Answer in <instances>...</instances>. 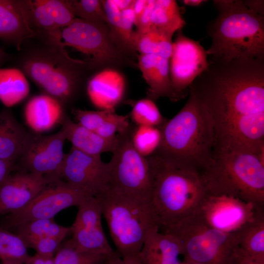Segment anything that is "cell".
Wrapping results in <instances>:
<instances>
[{
	"label": "cell",
	"mask_w": 264,
	"mask_h": 264,
	"mask_svg": "<svg viewBox=\"0 0 264 264\" xmlns=\"http://www.w3.org/2000/svg\"><path fill=\"white\" fill-rule=\"evenodd\" d=\"M61 178L15 170L0 186V215L26 205L48 184Z\"/></svg>",
	"instance_id": "obj_17"
},
{
	"label": "cell",
	"mask_w": 264,
	"mask_h": 264,
	"mask_svg": "<svg viewBox=\"0 0 264 264\" xmlns=\"http://www.w3.org/2000/svg\"><path fill=\"white\" fill-rule=\"evenodd\" d=\"M62 126L66 138L72 144V147L86 154L101 155L104 153L113 154L115 151L118 139L103 137L95 132L89 130L77 122L73 121L66 114L61 120Z\"/></svg>",
	"instance_id": "obj_23"
},
{
	"label": "cell",
	"mask_w": 264,
	"mask_h": 264,
	"mask_svg": "<svg viewBox=\"0 0 264 264\" xmlns=\"http://www.w3.org/2000/svg\"><path fill=\"white\" fill-rule=\"evenodd\" d=\"M65 115L63 106L46 94L32 97L24 110L27 125L37 133L49 130L60 124Z\"/></svg>",
	"instance_id": "obj_24"
},
{
	"label": "cell",
	"mask_w": 264,
	"mask_h": 264,
	"mask_svg": "<svg viewBox=\"0 0 264 264\" xmlns=\"http://www.w3.org/2000/svg\"><path fill=\"white\" fill-rule=\"evenodd\" d=\"M105 24L75 18L60 30L53 45L64 54L66 46L76 49L88 57V65L117 63L122 59V48Z\"/></svg>",
	"instance_id": "obj_9"
},
{
	"label": "cell",
	"mask_w": 264,
	"mask_h": 264,
	"mask_svg": "<svg viewBox=\"0 0 264 264\" xmlns=\"http://www.w3.org/2000/svg\"><path fill=\"white\" fill-rule=\"evenodd\" d=\"M130 116L136 126L159 128L167 120L162 116L154 101L148 98L133 103Z\"/></svg>",
	"instance_id": "obj_34"
},
{
	"label": "cell",
	"mask_w": 264,
	"mask_h": 264,
	"mask_svg": "<svg viewBox=\"0 0 264 264\" xmlns=\"http://www.w3.org/2000/svg\"><path fill=\"white\" fill-rule=\"evenodd\" d=\"M63 241L56 238L44 237L28 240L23 242L27 248L34 249L38 254L54 257Z\"/></svg>",
	"instance_id": "obj_37"
},
{
	"label": "cell",
	"mask_w": 264,
	"mask_h": 264,
	"mask_svg": "<svg viewBox=\"0 0 264 264\" xmlns=\"http://www.w3.org/2000/svg\"><path fill=\"white\" fill-rule=\"evenodd\" d=\"M189 90L211 119L216 152L264 153V60L211 58Z\"/></svg>",
	"instance_id": "obj_1"
},
{
	"label": "cell",
	"mask_w": 264,
	"mask_h": 264,
	"mask_svg": "<svg viewBox=\"0 0 264 264\" xmlns=\"http://www.w3.org/2000/svg\"><path fill=\"white\" fill-rule=\"evenodd\" d=\"M30 256L27 247L20 237L0 227V260L1 264H24Z\"/></svg>",
	"instance_id": "obj_32"
},
{
	"label": "cell",
	"mask_w": 264,
	"mask_h": 264,
	"mask_svg": "<svg viewBox=\"0 0 264 264\" xmlns=\"http://www.w3.org/2000/svg\"><path fill=\"white\" fill-rule=\"evenodd\" d=\"M155 0H148L146 6L135 24L137 33H143L151 29V17L154 8Z\"/></svg>",
	"instance_id": "obj_38"
},
{
	"label": "cell",
	"mask_w": 264,
	"mask_h": 264,
	"mask_svg": "<svg viewBox=\"0 0 264 264\" xmlns=\"http://www.w3.org/2000/svg\"><path fill=\"white\" fill-rule=\"evenodd\" d=\"M148 158L153 172L150 203L155 223L168 232L197 216L209 193L201 174L171 165L156 155Z\"/></svg>",
	"instance_id": "obj_3"
},
{
	"label": "cell",
	"mask_w": 264,
	"mask_h": 264,
	"mask_svg": "<svg viewBox=\"0 0 264 264\" xmlns=\"http://www.w3.org/2000/svg\"><path fill=\"white\" fill-rule=\"evenodd\" d=\"M202 176L209 194L233 196L264 205V161L259 155L217 152Z\"/></svg>",
	"instance_id": "obj_6"
},
{
	"label": "cell",
	"mask_w": 264,
	"mask_h": 264,
	"mask_svg": "<svg viewBox=\"0 0 264 264\" xmlns=\"http://www.w3.org/2000/svg\"><path fill=\"white\" fill-rule=\"evenodd\" d=\"M86 65L85 61L72 59L55 47L29 55L21 66L24 75L64 106L78 91L81 83L78 66Z\"/></svg>",
	"instance_id": "obj_7"
},
{
	"label": "cell",
	"mask_w": 264,
	"mask_h": 264,
	"mask_svg": "<svg viewBox=\"0 0 264 264\" xmlns=\"http://www.w3.org/2000/svg\"><path fill=\"white\" fill-rule=\"evenodd\" d=\"M97 264H143L140 257L138 258L124 259L118 253L113 252L103 256Z\"/></svg>",
	"instance_id": "obj_40"
},
{
	"label": "cell",
	"mask_w": 264,
	"mask_h": 264,
	"mask_svg": "<svg viewBox=\"0 0 264 264\" xmlns=\"http://www.w3.org/2000/svg\"><path fill=\"white\" fill-rule=\"evenodd\" d=\"M54 257L44 256L36 253L30 256L24 264H53Z\"/></svg>",
	"instance_id": "obj_42"
},
{
	"label": "cell",
	"mask_w": 264,
	"mask_h": 264,
	"mask_svg": "<svg viewBox=\"0 0 264 264\" xmlns=\"http://www.w3.org/2000/svg\"><path fill=\"white\" fill-rule=\"evenodd\" d=\"M148 0H134L132 8L134 16V25L138 22L147 5Z\"/></svg>",
	"instance_id": "obj_43"
},
{
	"label": "cell",
	"mask_w": 264,
	"mask_h": 264,
	"mask_svg": "<svg viewBox=\"0 0 264 264\" xmlns=\"http://www.w3.org/2000/svg\"><path fill=\"white\" fill-rule=\"evenodd\" d=\"M29 92V84L22 71L0 68V100L6 107L19 103Z\"/></svg>",
	"instance_id": "obj_28"
},
{
	"label": "cell",
	"mask_w": 264,
	"mask_h": 264,
	"mask_svg": "<svg viewBox=\"0 0 264 264\" xmlns=\"http://www.w3.org/2000/svg\"><path fill=\"white\" fill-rule=\"evenodd\" d=\"M172 43L169 59L170 77L173 89L179 100L187 94L195 79L208 66L206 50L199 42L178 30Z\"/></svg>",
	"instance_id": "obj_14"
},
{
	"label": "cell",
	"mask_w": 264,
	"mask_h": 264,
	"mask_svg": "<svg viewBox=\"0 0 264 264\" xmlns=\"http://www.w3.org/2000/svg\"><path fill=\"white\" fill-rule=\"evenodd\" d=\"M110 166L101 155H93L71 147L65 156L61 177L82 191L87 196L95 197L108 185Z\"/></svg>",
	"instance_id": "obj_15"
},
{
	"label": "cell",
	"mask_w": 264,
	"mask_h": 264,
	"mask_svg": "<svg viewBox=\"0 0 264 264\" xmlns=\"http://www.w3.org/2000/svg\"><path fill=\"white\" fill-rule=\"evenodd\" d=\"M86 197L80 190L58 179L48 184L26 205L6 215L0 221V227L9 230L33 220L53 219L66 208L78 206Z\"/></svg>",
	"instance_id": "obj_11"
},
{
	"label": "cell",
	"mask_w": 264,
	"mask_h": 264,
	"mask_svg": "<svg viewBox=\"0 0 264 264\" xmlns=\"http://www.w3.org/2000/svg\"><path fill=\"white\" fill-rule=\"evenodd\" d=\"M8 57V54L0 48V66L7 59Z\"/></svg>",
	"instance_id": "obj_47"
},
{
	"label": "cell",
	"mask_w": 264,
	"mask_h": 264,
	"mask_svg": "<svg viewBox=\"0 0 264 264\" xmlns=\"http://www.w3.org/2000/svg\"></svg>",
	"instance_id": "obj_49"
},
{
	"label": "cell",
	"mask_w": 264,
	"mask_h": 264,
	"mask_svg": "<svg viewBox=\"0 0 264 264\" xmlns=\"http://www.w3.org/2000/svg\"><path fill=\"white\" fill-rule=\"evenodd\" d=\"M151 22V29L157 30L171 38L176 31L181 30L185 24L179 7L174 0H155Z\"/></svg>",
	"instance_id": "obj_27"
},
{
	"label": "cell",
	"mask_w": 264,
	"mask_h": 264,
	"mask_svg": "<svg viewBox=\"0 0 264 264\" xmlns=\"http://www.w3.org/2000/svg\"><path fill=\"white\" fill-rule=\"evenodd\" d=\"M264 205L233 196L209 194L197 215L209 226L233 233L264 214Z\"/></svg>",
	"instance_id": "obj_12"
},
{
	"label": "cell",
	"mask_w": 264,
	"mask_h": 264,
	"mask_svg": "<svg viewBox=\"0 0 264 264\" xmlns=\"http://www.w3.org/2000/svg\"><path fill=\"white\" fill-rule=\"evenodd\" d=\"M244 4L250 9L256 13L264 16V0H243Z\"/></svg>",
	"instance_id": "obj_44"
},
{
	"label": "cell",
	"mask_w": 264,
	"mask_h": 264,
	"mask_svg": "<svg viewBox=\"0 0 264 264\" xmlns=\"http://www.w3.org/2000/svg\"><path fill=\"white\" fill-rule=\"evenodd\" d=\"M181 264H200L195 263H186V262H184L182 261Z\"/></svg>",
	"instance_id": "obj_48"
},
{
	"label": "cell",
	"mask_w": 264,
	"mask_h": 264,
	"mask_svg": "<svg viewBox=\"0 0 264 264\" xmlns=\"http://www.w3.org/2000/svg\"><path fill=\"white\" fill-rule=\"evenodd\" d=\"M66 138L63 130L48 135L29 133L16 170L36 173L53 178H61L64 160V145Z\"/></svg>",
	"instance_id": "obj_13"
},
{
	"label": "cell",
	"mask_w": 264,
	"mask_h": 264,
	"mask_svg": "<svg viewBox=\"0 0 264 264\" xmlns=\"http://www.w3.org/2000/svg\"><path fill=\"white\" fill-rule=\"evenodd\" d=\"M161 139L159 128L153 126H132L131 141L134 149L142 156L153 155L157 150Z\"/></svg>",
	"instance_id": "obj_33"
},
{
	"label": "cell",
	"mask_w": 264,
	"mask_h": 264,
	"mask_svg": "<svg viewBox=\"0 0 264 264\" xmlns=\"http://www.w3.org/2000/svg\"><path fill=\"white\" fill-rule=\"evenodd\" d=\"M24 242L28 240L44 237L56 238L62 240L71 233L70 227L60 225L53 219L33 220L20 224L10 230Z\"/></svg>",
	"instance_id": "obj_29"
},
{
	"label": "cell",
	"mask_w": 264,
	"mask_h": 264,
	"mask_svg": "<svg viewBox=\"0 0 264 264\" xmlns=\"http://www.w3.org/2000/svg\"><path fill=\"white\" fill-rule=\"evenodd\" d=\"M34 36L28 0H0V38L13 43L19 50L23 41Z\"/></svg>",
	"instance_id": "obj_18"
},
{
	"label": "cell",
	"mask_w": 264,
	"mask_h": 264,
	"mask_svg": "<svg viewBox=\"0 0 264 264\" xmlns=\"http://www.w3.org/2000/svg\"><path fill=\"white\" fill-rule=\"evenodd\" d=\"M125 89L123 76L112 68L104 69L88 81L87 91L92 103L102 110L114 109L122 100Z\"/></svg>",
	"instance_id": "obj_22"
},
{
	"label": "cell",
	"mask_w": 264,
	"mask_h": 264,
	"mask_svg": "<svg viewBox=\"0 0 264 264\" xmlns=\"http://www.w3.org/2000/svg\"><path fill=\"white\" fill-rule=\"evenodd\" d=\"M217 17L207 26L212 41L206 50L211 58L264 60V16L249 9L243 0L213 1Z\"/></svg>",
	"instance_id": "obj_4"
},
{
	"label": "cell",
	"mask_w": 264,
	"mask_h": 264,
	"mask_svg": "<svg viewBox=\"0 0 264 264\" xmlns=\"http://www.w3.org/2000/svg\"><path fill=\"white\" fill-rule=\"evenodd\" d=\"M189 98L180 110L159 129L161 139L154 155L165 162L201 174L212 163L216 153L211 119L196 94Z\"/></svg>",
	"instance_id": "obj_2"
},
{
	"label": "cell",
	"mask_w": 264,
	"mask_h": 264,
	"mask_svg": "<svg viewBox=\"0 0 264 264\" xmlns=\"http://www.w3.org/2000/svg\"><path fill=\"white\" fill-rule=\"evenodd\" d=\"M16 169V164L0 159V186Z\"/></svg>",
	"instance_id": "obj_41"
},
{
	"label": "cell",
	"mask_w": 264,
	"mask_h": 264,
	"mask_svg": "<svg viewBox=\"0 0 264 264\" xmlns=\"http://www.w3.org/2000/svg\"><path fill=\"white\" fill-rule=\"evenodd\" d=\"M231 264H264V257L251 255L238 246Z\"/></svg>",
	"instance_id": "obj_39"
},
{
	"label": "cell",
	"mask_w": 264,
	"mask_h": 264,
	"mask_svg": "<svg viewBox=\"0 0 264 264\" xmlns=\"http://www.w3.org/2000/svg\"><path fill=\"white\" fill-rule=\"evenodd\" d=\"M102 213L94 197H86L78 206L70 226L72 236L67 242L77 251L106 255L114 250L110 244L102 224Z\"/></svg>",
	"instance_id": "obj_16"
},
{
	"label": "cell",
	"mask_w": 264,
	"mask_h": 264,
	"mask_svg": "<svg viewBox=\"0 0 264 264\" xmlns=\"http://www.w3.org/2000/svg\"><path fill=\"white\" fill-rule=\"evenodd\" d=\"M104 256L78 251L66 241L55 254L53 264H97Z\"/></svg>",
	"instance_id": "obj_36"
},
{
	"label": "cell",
	"mask_w": 264,
	"mask_h": 264,
	"mask_svg": "<svg viewBox=\"0 0 264 264\" xmlns=\"http://www.w3.org/2000/svg\"><path fill=\"white\" fill-rule=\"evenodd\" d=\"M182 248L183 262L200 264H231L238 246L236 233H225L206 224L198 215L168 232Z\"/></svg>",
	"instance_id": "obj_8"
},
{
	"label": "cell",
	"mask_w": 264,
	"mask_h": 264,
	"mask_svg": "<svg viewBox=\"0 0 264 264\" xmlns=\"http://www.w3.org/2000/svg\"><path fill=\"white\" fill-rule=\"evenodd\" d=\"M172 38L154 29L143 33L135 32L133 40L135 50L140 54H154L170 59Z\"/></svg>",
	"instance_id": "obj_30"
},
{
	"label": "cell",
	"mask_w": 264,
	"mask_h": 264,
	"mask_svg": "<svg viewBox=\"0 0 264 264\" xmlns=\"http://www.w3.org/2000/svg\"><path fill=\"white\" fill-rule=\"evenodd\" d=\"M182 248L178 238L157 225L148 232L140 252L143 264H181Z\"/></svg>",
	"instance_id": "obj_20"
},
{
	"label": "cell",
	"mask_w": 264,
	"mask_h": 264,
	"mask_svg": "<svg viewBox=\"0 0 264 264\" xmlns=\"http://www.w3.org/2000/svg\"><path fill=\"white\" fill-rule=\"evenodd\" d=\"M29 132L9 109L0 112V159L16 164L22 154Z\"/></svg>",
	"instance_id": "obj_26"
},
{
	"label": "cell",
	"mask_w": 264,
	"mask_h": 264,
	"mask_svg": "<svg viewBox=\"0 0 264 264\" xmlns=\"http://www.w3.org/2000/svg\"><path fill=\"white\" fill-rule=\"evenodd\" d=\"M68 2L75 16L78 18L95 23L107 24V18L98 0H70Z\"/></svg>",
	"instance_id": "obj_35"
},
{
	"label": "cell",
	"mask_w": 264,
	"mask_h": 264,
	"mask_svg": "<svg viewBox=\"0 0 264 264\" xmlns=\"http://www.w3.org/2000/svg\"><path fill=\"white\" fill-rule=\"evenodd\" d=\"M28 6L32 25L48 36L68 26L76 18L68 0H28Z\"/></svg>",
	"instance_id": "obj_21"
},
{
	"label": "cell",
	"mask_w": 264,
	"mask_h": 264,
	"mask_svg": "<svg viewBox=\"0 0 264 264\" xmlns=\"http://www.w3.org/2000/svg\"><path fill=\"white\" fill-rule=\"evenodd\" d=\"M95 198L107 221L116 251L124 259L139 257L148 232L157 225L150 199L109 185Z\"/></svg>",
	"instance_id": "obj_5"
},
{
	"label": "cell",
	"mask_w": 264,
	"mask_h": 264,
	"mask_svg": "<svg viewBox=\"0 0 264 264\" xmlns=\"http://www.w3.org/2000/svg\"><path fill=\"white\" fill-rule=\"evenodd\" d=\"M169 59L154 54L138 56L139 68L149 87L147 98L154 101L160 97H167L173 102L179 101L171 84Z\"/></svg>",
	"instance_id": "obj_19"
},
{
	"label": "cell",
	"mask_w": 264,
	"mask_h": 264,
	"mask_svg": "<svg viewBox=\"0 0 264 264\" xmlns=\"http://www.w3.org/2000/svg\"><path fill=\"white\" fill-rule=\"evenodd\" d=\"M132 126L117 134L118 143L110 161L109 186L119 191L150 199L153 172L148 157L141 156L131 141Z\"/></svg>",
	"instance_id": "obj_10"
},
{
	"label": "cell",
	"mask_w": 264,
	"mask_h": 264,
	"mask_svg": "<svg viewBox=\"0 0 264 264\" xmlns=\"http://www.w3.org/2000/svg\"><path fill=\"white\" fill-rule=\"evenodd\" d=\"M185 5L190 6H198L206 2L207 0H184L181 1Z\"/></svg>",
	"instance_id": "obj_46"
},
{
	"label": "cell",
	"mask_w": 264,
	"mask_h": 264,
	"mask_svg": "<svg viewBox=\"0 0 264 264\" xmlns=\"http://www.w3.org/2000/svg\"><path fill=\"white\" fill-rule=\"evenodd\" d=\"M118 9L122 11L132 6L134 0H112Z\"/></svg>",
	"instance_id": "obj_45"
},
{
	"label": "cell",
	"mask_w": 264,
	"mask_h": 264,
	"mask_svg": "<svg viewBox=\"0 0 264 264\" xmlns=\"http://www.w3.org/2000/svg\"><path fill=\"white\" fill-rule=\"evenodd\" d=\"M72 113L78 124L108 138L127 131L131 126L129 116L118 114L114 109L87 110H72Z\"/></svg>",
	"instance_id": "obj_25"
},
{
	"label": "cell",
	"mask_w": 264,
	"mask_h": 264,
	"mask_svg": "<svg viewBox=\"0 0 264 264\" xmlns=\"http://www.w3.org/2000/svg\"><path fill=\"white\" fill-rule=\"evenodd\" d=\"M238 246L255 256L264 257V214L236 232Z\"/></svg>",
	"instance_id": "obj_31"
}]
</instances>
